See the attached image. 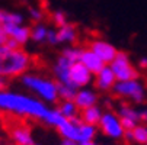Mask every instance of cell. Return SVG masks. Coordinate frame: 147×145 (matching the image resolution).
<instances>
[{
	"label": "cell",
	"instance_id": "cell-1",
	"mask_svg": "<svg viewBox=\"0 0 147 145\" xmlns=\"http://www.w3.org/2000/svg\"><path fill=\"white\" fill-rule=\"evenodd\" d=\"M48 109V105H45L44 102H41L32 94L9 89L0 93V112L2 113L42 122Z\"/></svg>",
	"mask_w": 147,
	"mask_h": 145
},
{
	"label": "cell",
	"instance_id": "cell-2",
	"mask_svg": "<svg viewBox=\"0 0 147 145\" xmlns=\"http://www.w3.org/2000/svg\"><path fill=\"white\" fill-rule=\"evenodd\" d=\"M32 65V57L24 49H9L6 45L0 47V77L16 78L28 73Z\"/></svg>",
	"mask_w": 147,
	"mask_h": 145
},
{
	"label": "cell",
	"instance_id": "cell-3",
	"mask_svg": "<svg viewBox=\"0 0 147 145\" xmlns=\"http://www.w3.org/2000/svg\"><path fill=\"white\" fill-rule=\"evenodd\" d=\"M20 84L24 86V89L31 92L32 96H35L41 102H44L45 105L55 103L57 100H60L57 92V81L45 76L26 73L20 77Z\"/></svg>",
	"mask_w": 147,
	"mask_h": 145
},
{
	"label": "cell",
	"instance_id": "cell-4",
	"mask_svg": "<svg viewBox=\"0 0 147 145\" xmlns=\"http://www.w3.org/2000/svg\"><path fill=\"white\" fill-rule=\"evenodd\" d=\"M112 93L121 99H130L133 103H137V105L146 100V87L138 78L117 81L112 89Z\"/></svg>",
	"mask_w": 147,
	"mask_h": 145
},
{
	"label": "cell",
	"instance_id": "cell-5",
	"mask_svg": "<svg viewBox=\"0 0 147 145\" xmlns=\"http://www.w3.org/2000/svg\"><path fill=\"white\" fill-rule=\"evenodd\" d=\"M109 68L115 74L117 81H127V80H136L140 77V73L137 67L133 64L130 55L124 51H118L115 59L109 64Z\"/></svg>",
	"mask_w": 147,
	"mask_h": 145
},
{
	"label": "cell",
	"instance_id": "cell-6",
	"mask_svg": "<svg viewBox=\"0 0 147 145\" xmlns=\"http://www.w3.org/2000/svg\"><path fill=\"white\" fill-rule=\"evenodd\" d=\"M98 129L99 132H102V135H105L108 139H112V141H121L124 139V135H125V129L121 123L119 116L117 115V112H112V110L103 112L99 120Z\"/></svg>",
	"mask_w": 147,
	"mask_h": 145
},
{
	"label": "cell",
	"instance_id": "cell-7",
	"mask_svg": "<svg viewBox=\"0 0 147 145\" xmlns=\"http://www.w3.org/2000/svg\"><path fill=\"white\" fill-rule=\"evenodd\" d=\"M93 74L83 65L80 61L79 63H74L71 67H70V74H69V78H70V84L74 87V89H85V87H89L92 83H93Z\"/></svg>",
	"mask_w": 147,
	"mask_h": 145
},
{
	"label": "cell",
	"instance_id": "cell-8",
	"mask_svg": "<svg viewBox=\"0 0 147 145\" xmlns=\"http://www.w3.org/2000/svg\"><path fill=\"white\" fill-rule=\"evenodd\" d=\"M117 115L119 116L121 123L125 131H133L137 125L141 123V110L128 105V103L119 105L117 109Z\"/></svg>",
	"mask_w": 147,
	"mask_h": 145
},
{
	"label": "cell",
	"instance_id": "cell-9",
	"mask_svg": "<svg viewBox=\"0 0 147 145\" xmlns=\"http://www.w3.org/2000/svg\"><path fill=\"white\" fill-rule=\"evenodd\" d=\"M89 49L93 51L107 65H109L112 63V61L115 59V57H117V54H118V48L115 45H112L111 42H108V41H105V39L90 41Z\"/></svg>",
	"mask_w": 147,
	"mask_h": 145
},
{
	"label": "cell",
	"instance_id": "cell-10",
	"mask_svg": "<svg viewBox=\"0 0 147 145\" xmlns=\"http://www.w3.org/2000/svg\"><path fill=\"white\" fill-rule=\"evenodd\" d=\"M93 83H95V89H98L99 92H111L117 83V78L112 70L109 68V65H105L98 74H95Z\"/></svg>",
	"mask_w": 147,
	"mask_h": 145
},
{
	"label": "cell",
	"instance_id": "cell-11",
	"mask_svg": "<svg viewBox=\"0 0 147 145\" xmlns=\"http://www.w3.org/2000/svg\"><path fill=\"white\" fill-rule=\"evenodd\" d=\"M5 32L7 35V38L16 41V42L24 47L25 44H28V41L31 39V28L24 25H3Z\"/></svg>",
	"mask_w": 147,
	"mask_h": 145
},
{
	"label": "cell",
	"instance_id": "cell-12",
	"mask_svg": "<svg viewBox=\"0 0 147 145\" xmlns=\"http://www.w3.org/2000/svg\"><path fill=\"white\" fill-rule=\"evenodd\" d=\"M71 65H73V63H70V61L66 57H63L61 54L57 57L55 64L53 67V73H54V77H55L57 83H60V84H70L69 74H70V67Z\"/></svg>",
	"mask_w": 147,
	"mask_h": 145
},
{
	"label": "cell",
	"instance_id": "cell-13",
	"mask_svg": "<svg viewBox=\"0 0 147 145\" xmlns=\"http://www.w3.org/2000/svg\"><path fill=\"white\" fill-rule=\"evenodd\" d=\"M99 102V96L93 89L85 87V89H79L76 96H74V103L80 110H85L88 108L96 106Z\"/></svg>",
	"mask_w": 147,
	"mask_h": 145
},
{
	"label": "cell",
	"instance_id": "cell-14",
	"mask_svg": "<svg viewBox=\"0 0 147 145\" xmlns=\"http://www.w3.org/2000/svg\"><path fill=\"white\" fill-rule=\"evenodd\" d=\"M80 63L85 65L93 76L95 74H98L105 65L103 61L93 52V51H90L89 48H83V52H82V57H80Z\"/></svg>",
	"mask_w": 147,
	"mask_h": 145
},
{
	"label": "cell",
	"instance_id": "cell-15",
	"mask_svg": "<svg viewBox=\"0 0 147 145\" xmlns=\"http://www.w3.org/2000/svg\"><path fill=\"white\" fill-rule=\"evenodd\" d=\"M10 138L15 145H35L32 131L25 125H15L10 129Z\"/></svg>",
	"mask_w": 147,
	"mask_h": 145
},
{
	"label": "cell",
	"instance_id": "cell-16",
	"mask_svg": "<svg viewBox=\"0 0 147 145\" xmlns=\"http://www.w3.org/2000/svg\"><path fill=\"white\" fill-rule=\"evenodd\" d=\"M58 135L61 136V139H70V141H76L79 138V125L74 123V120H64V123L57 128Z\"/></svg>",
	"mask_w": 147,
	"mask_h": 145
},
{
	"label": "cell",
	"instance_id": "cell-17",
	"mask_svg": "<svg viewBox=\"0 0 147 145\" xmlns=\"http://www.w3.org/2000/svg\"><path fill=\"white\" fill-rule=\"evenodd\" d=\"M103 115V110L100 106H92V108H88L85 110H80V119L83 123H89V125H95L98 126L99 125V120Z\"/></svg>",
	"mask_w": 147,
	"mask_h": 145
},
{
	"label": "cell",
	"instance_id": "cell-18",
	"mask_svg": "<svg viewBox=\"0 0 147 145\" xmlns=\"http://www.w3.org/2000/svg\"><path fill=\"white\" fill-rule=\"evenodd\" d=\"M57 33H58L60 44L71 45V44L76 42V39H77V29L71 23H67V25L61 26V28H57Z\"/></svg>",
	"mask_w": 147,
	"mask_h": 145
},
{
	"label": "cell",
	"instance_id": "cell-19",
	"mask_svg": "<svg viewBox=\"0 0 147 145\" xmlns=\"http://www.w3.org/2000/svg\"><path fill=\"white\" fill-rule=\"evenodd\" d=\"M57 109L60 110V113L64 116L67 120H73V119L80 116V109L77 108L74 100H61L58 103Z\"/></svg>",
	"mask_w": 147,
	"mask_h": 145
},
{
	"label": "cell",
	"instance_id": "cell-20",
	"mask_svg": "<svg viewBox=\"0 0 147 145\" xmlns=\"http://www.w3.org/2000/svg\"><path fill=\"white\" fill-rule=\"evenodd\" d=\"M98 126L95 125H89V123H80L79 125V138L77 142L79 144H85L89 141H95L98 136Z\"/></svg>",
	"mask_w": 147,
	"mask_h": 145
},
{
	"label": "cell",
	"instance_id": "cell-21",
	"mask_svg": "<svg viewBox=\"0 0 147 145\" xmlns=\"http://www.w3.org/2000/svg\"><path fill=\"white\" fill-rule=\"evenodd\" d=\"M64 120H66V118L60 113V110L57 108H50L47 115H45V118H44V120H42V123L45 126L57 129L61 123H64Z\"/></svg>",
	"mask_w": 147,
	"mask_h": 145
},
{
	"label": "cell",
	"instance_id": "cell-22",
	"mask_svg": "<svg viewBox=\"0 0 147 145\" xmlns=\"http://www.w3.org/2000/svg\"><path fill=\"white\" fill-rule=\"evenodd\" d=\"M48 26L42 22L35 23L31 28V39L34 41L35 44H44L47 42V35H48Z\"/></svg>",
	"mask_w": 147,
	"mask_h": 145
},
{
	"label": "cell",
	"instance_id": "cell-23",
	"mask_svg": "<svg viewBox=\"0 0 147 145\" xmlns=\"http://www.w3.org/2000/svg\"><path fill=\"white\" fill-rule=\"evenodd\" d=\"M131 142L138 144V145H146L147 144V123H140L131 131Z\"/></svg>",
	"mask_w": 147,
	"mask_h": 145
},
{
	"label": "cell",
	"instance_id": "cell-24",
	"mask_svg": "<svg viewBox=\"0 0 147 145\" xmlns=\"http://www.w3.org/2000/svg\"><path fill=\"white\" fill-rule=\"evenodd\" d=\"M57 92H58L60 100H74L77 89H74L70 84H60V83H57Z\"/></svg>",
	"mask_w": 147,
	"mask_h": 145
},
{
	"label": "cell",
	"instance_id": "cell-25",
	"mask_svg": "<svg viewBox=\"0 0 147 145\" xmlns=\"http://www.w3.org/2000/svg\"><path fill=\"white\" fill-rule=\"evenodd\" d=\"M82 52H83V48L69 45V47H64V48H63L61 55H63V57H66V58L70 61V63H73V64H74V63H79V61H80Z\"/></svg>",
	"mask_w": 147,
	"mask_h": 145
},
{
	"label": "cell",
	"instance_id": "cell-26",
	"mask_svg": "<svg viewBox=\"0 0 147 145\" xmlns=\"http://www.w3.org/2000/svg\"><path fill=\"white\" fill-rule=\"evenodd\" d=\"M24 15L18 12H5L2 25H24Z\"/></svg>",
	"mask_w": 147,
	"mask_h": 145
},
{
	"label": "cell",
	"instance_id": "cell-27",
	"mask_svg": "<svg viewBox=\"0 0 147 145\" xmlns=\"http://www.w3.org/2000/svg\"><path fill=\"white\" fill-rule=\"evenodd\" d=\"M53 22L55 23L57 28H61V26H64L69 23V20H67V13L66 12H63V10H55L53 13Z\"/></svg>",
	"mask_w": 147,
	"mask_h": 145
},
{
	"label": "cell",
	"instance_id": "cell-28",
	"mask_svg": "<svg viewBox=\"0 0 147 145\" xmlns=\"http://www.w3.org/2000/svg\"><path fill=\"white\" fill-rule=\"evenodd\" d=\"M29 17H31V20L39 23L41 20H42V17H44V12L41 10L39 7H29Z\"/></svg>",
	"mask_w": 147,
	"mask_h": 145
},
{
	"label": "cell",
	"instance_id": "cell-29",
	"mask_svg": "<svg viewBox=\"0 0 147 145\" xmlns=\"http://www.w3.org/2000/svg\"><path fill=\"white\" fill-rule=\"evenodd\" d=\"M47 44L54 47V45H58L60 41H58V33H57V29H48V35H47Z\"/></svg>",
	"mask_w": 147,
	"mask_h": 145
},
{
	"label": "cell",
	"instance_id": "cell-30",
	"mask_svg": "<svg viewBox=\"0 0 147 145\" xmlns=\"http://www.w3.org/2000/svg\"><path fill=\"white\" fill-rule=\"evenodd\" d=\"M7 35H6V32H5V28H3V25H0V47L2 45H5L6 42H7Z\"/></svg>",
	"mask_w": 147,
	"mask_h": 145
},
{
	"label": "cell",
	"instance_id": "cell-31",
	"mask_svg": "<svg viewBox=\"0 0 147 145\" xmlns=\"http://www.w3.org/2000/svg\"><path fill=\"white\" fill-rule=\"evenodd\" d=\"M5 45H6L9 49H19V48H22V47H20V45L16 42V41H13V39H10V38L7 39V42H6Z\"/></svg>",
	"mask_w": 147,
	"mask_h": 145
},
{
	"label": "cell",
	"instance_id": "cell-32",
	"mask_svg": "<svg viewBox=\"0 0 147 145\" xmlns=\"http://www.w3.org/2000/svg\"><path fill=\"white\" fill-rule=\"evenodd\" d=\"M137 67L141 70H147V57H141L137 61Z\"/></svg>",
	"mask_w": 147,
	"mask_h": 145
},
{
	"label": "cell",
	"instance_id": "cell-33",
	"mask_svg": "<svg viewBox=\"0 0 147 145\" xmlns=\"http://www.w3.org/2000/svg\"><path fill=\"white\" fill-rule=\"evenodd\" d=\"M7 89H9L7 78H5V77H0V93L5 92V90H7Z\"/></svg>",
	"mask_w": 147,
	"mask_h": 145
},
{
	"label": "cell",
	"instance_id": "cell-34",
	"mask_svg": "<svg viewBox=\"0 0 147 145\" xmlns=\"http://www.w3.org/2000/svg\"><path fill=\"white\" fill-rule=\"evenodd\" d=\"M60 145H80V144L76 141H70V139H61Z\"/></svg>",
	"mask_w": 147,
	"mask_h": 145
},
{
	"label": "cell",
	"instance_id": "cell-35",
	"mask_svg": "<svg viewBox=\"0 0 147 145\" xmlns=\"http://www.w3.org/2000/svg\"><path fill=\"white\" fill-rule=\"evenodd\" d=\"M141 122L143 123H147V108L141 110Z\"/></svg>",
	"mask_w": 147,
	"mask_h": 145
},
{
	"label": "cell",
	"instance_id": "cell-36",
	"mask_svg": "<svg viewBox=\"0 0 147 145\" xmlns=\"http://www.w3.org/2000/svg\"><path fill=\"white\" fill-rule=\"evenodd\" d=\"M80 145H102V144H99L98 141H89V142H85V144H80Z\"/></svg>",
	"mask_w": 147,
	"mask_h": 145
},
{
	"label": "cell",
	"instance_id": "cell-37",
	"mask_svg": "<svg viewBox=\"0 0 147 145\" xmlns=\"http://www.w3.org/2000/svg\"><path fill=\"white\" fill-rule=\"evenodd\" d=\"M3 15H5V12L0 10V25H2V22H3Z\"/></svg>",
	"mask_w": 147,
	"mask_h": 145
},
{
	"label": "cell",
	"instance_id": "cell-38",
	"mask_svg": "<svg viewBox=\"0 0 147 145\" xmlns=\"http://www.w3.org/2000/svg\"><path fill=\"white\" fill-rule=\"evenodd\" d=\"M35 145H45V144H35Z\"/></svg>",
	"mask_w": 147,
	"mask_h": 145
},
{
	"label": "cell",
	"instance_id": "cell-39",
	"mask_svg": "<svg viewBox=\"0 0 147 145\" xmlns=\"http://www.w3.org/2000/svg\"><path fill=\"white\" fill-rule=\"evenodd\" d=\"M114 145H117V144H114Z\"/></svg>",
	"mask_w": 147,
	"mask_h": 145
},
{
	"label": "cell",
	"instance_id": "cell-40",
	"mask_svg": "<svg viewBox=\"0 0 147 145\" xmlns=\"http://www.w3.org/2000/svg\"><path fill=\"white\" fill-rule=\"evenodd\" d=\"M146 145H147V144H146Z\"/></svg>",
	"mask_w": 147,
	"mask_h": 145
}]
</instances>
